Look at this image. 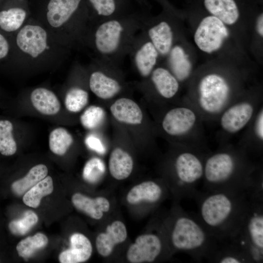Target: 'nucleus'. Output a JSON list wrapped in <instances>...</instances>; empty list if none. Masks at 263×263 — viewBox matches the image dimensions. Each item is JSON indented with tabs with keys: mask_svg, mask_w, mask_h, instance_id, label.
I'll list each match as a JSON object with an SVG mask.
<instances>
[{
	"mask_svg": "<svg viewBox=\"0 0 263 263\" xmlns=\"http://www.w3.org/2000/svg\"><path fill=\"white\" fill-rule=\"evenodd\" d=\"M149 17L144 10L91 24L83 45L93 59L117 66L128 55L130 48Z\"/></svg>",
	"mask_w": 263,
	"mask_h": 263,
	"instance_id": "1",
	"label": "nucleus"
},
{
	"mask_svg": "<svg viewBox=\"0 0 263 263\" xmlns=\"http://www.w3.org/2000/svg\"><path fill=\"white\" fill-rule=\"evenodd\" d=\"M197 217L218 241H228L239 231L249 201L248 193L198 191L194 198Z\"/></svg>",
	"mask_w": 263,
	"mask_h": 263,
	"instance_id": "2",
	"label": "nucleus"
},
{
	"mask_svg": "<svg viewBox=\"0 0 263 263\" xmlns=\"http://www.w3.org/2000/svg\"><path fill=\"white\" fill-rule=\"evenodd\" d=\"M9 36L11 43L9 56L21 64L60 62L66 59L71 50L33 17H30L21 28Z\"/></svg>",
	"mask_w": 263,
	"mask_h": 263,
	"instance_id": "3",
	"label": "nucleus"
},
{
	"mask_svg": "<svg viewBox=\"0 0 263 263\" xmlns=\"http://www.w3.org/2000/svg\"><path fill=\"white\" fill-rule=\"evenodd\" d=\"M38 20L63 45L82 46L90 25L86 0H48Z\"/></svg>",
	"mask_w": 263,
	"mask_h": 263,
	"instance_id": "4",
	"label": "nucleus"
},
{
	"mask_svg": "<svg viewBox=\"0 0 263 263\" xmlns=\"http://www.w3.org/2000/svg\"><path fill=\"white\" fill-rule=\"evenodd\" d=\"M170 225L169 240L174 250L184 252L199 262L207 261L219 242L211 234L196 214L177 206Z\"/></svg>",
	"mask_w": 263,
	"mask_h": 263,
	"instance_id": "5",
	"label": "nucleus"
},
{
	"mask_svg": "<svg viewBox=\"0 0 263 263\" xmlns=\"http://www.w3.org/2000/svg\"><path fill=\"white\" fill-rule=\"evenodd\" d=\"M206 191L249 193L254 179L243 162L234 154L223 151L208 157L204 163Z\"/></svg>",
	"mask_w": 263,
	"mask_h": 263,
	"instance_id": "6",
	"label": "nucleus"
},
{
	"mask_svg": "<svg viewBox=\"0 0 263 263\" xmlns=\"http://www.w3.org/2000/svg\"><path fill=\"white\" fill-rule=\"evenodd\" d=\"M229 241L237 245L250 263L263 262V200L249 196L239 231Z\"/></svg>",
	"mask_w": 263,
	"mask_h": 263,
	"instance_id": "7",
	"label": "nucleus"
},
{
	"mask_svg": "<svg viewBox=\"0 0 263 263\" xmlns=\"http://www.w3.org/2000/svg\"><path fill=\"white\" fill-rule=\"evenodd\" d=\"M204 163L196 154L184 151L178 154L174 162L175 182L173 188L178 199L194 198L197 185L203 178Z\"/></svg>",
	"mask_w": 263,
	"mask_h": 263,
	"instance_id": "8",
	"label": "nucleus"
},
{
	"mask_svg": "<svg viewBox=\"0 0 263 263\" xmlns=\"http://www.w3.org/2000/svg\"><path fill=\"white\" fill-rule=\"evenodd\" d=\"M230 93L226 80L217 74L204 76L198 87V102L205 112L215 114L219 113L226 105Z\"/></svg>",
	"mask_w": 263,
	"mask_h": 263,
	"instance_id": "9",
	"label": "nucleus"
},
{
	"mask_svg": "<svg viewBox=\"0 0 263 263\" xmlns=\"http://www.w3.org/2000/svg\"><path fill=\"white\" fill-rule=\"evenodd\" d=\"M228 36L225 24L211 15L201 21L195 31L194 39L201 50L210 53L218 50Z\"/></svg>",
	"mask_w": 263,
	"mask_h": 263,
	"instance_id": "10",
	"label": "nucleus"
},
{
	"mask_svg": "<svg viewBox=\"0 0 263 263\" xmlns=\"http://www.w3.org/2000/svg\"><path fill=\"white\" fill-rule=\"evenodd\" d=\"M92 71L88 77L90 90L102 99H109L117 95L122 90L120 81L109 74L110 64L93 59ZM114 66V65H113Z\"/></svg>",
	"mask_w": 263,
	"mask_h": 263,
	"instance_id": "11",
	"label": "nucleus"
},
{
	"mask_svg": "<svg viewBox=\"0 0 263 263\" xmlns=\"http://www.w3.org/2000/svg\"><path fill=\"white\" fill-rule=\"evenodd\" d=\"M128 55L138 74L145 78L150 75L160 57L154 46L141 30L135 37Z\"/></svg>",
	"mask_w": 263,
	"mask_h": 263,
	"instance_id": "12",
	"label": "nucleus"
},
{
	"mask_svg": "<svg viewBox=\"0 0 263 263\" xmlns=\"http://www.w3.org/2000/svg\"><path fill=\"white\" fill-rule=\"evenodd\" d=\"M164 248L160 236L155 234L138 236L128 248L126 257L132 263H151L159 258Z\"/></svg>",
	"mask_w": 263,
	"mask_h": 263,
	"instance_id": "13",
	"label": "nucleus"
},
{
	"mask_svg": "<svg viewBox=\"0 0 263 263\" xmlns=\"http://www.w3.org/2000/svg\"><path fill=\"white\" fill-rule=\"evenodd\" d=\"M141 31L154 46L160 57L167 56L174 45L172 24L168 20L152 19L148 17Z\"/></svg>",
	"mask_w": 263,
	"mask_h": 263,
	"instance_id": "14",
	"label": "nucleus"
},
{
	"mask_svg": "<svg viewBox=\"0 0 263 263\" xmlns=\"http://www.w3.org/2000/svg\"><path fill=\"white\" fill-rule=\"evenodd\" d=\"M86 2L90 24L133 10L130 0H86Z\"/></svg>",
	"mask_w": 263,
	"mask_h": 263,
	"instance_id": "15",
	"label": "nucleus"
},
{
	"mask_svg": "<svg viewBox=\"0 0 263 263\" xmlns=\"http://www.w3.org/2000/svg\"><path fill=\"white\" fill-rule=\"evenodd\" d=\"M196 115L190 109L178 107L169 111L162 121V127L168 134L177 136L184 134L194 125Z\"/></svg>",
	"mask_w": 263,
	"mask_h": 263,
	"instance_id": "16",
	"label": "nucleus"
},
{
	"mask_svg": "<svg viewBox=\"0 0 263 263\" xmlns=\"http://www.w3.org/2000/svg\"><path fill=\"white\" fill-rule=\"evenodd\" d=\"M127 237V230L125 224L116 220L109 225L104 232L99 233L96 238L95 245L99 255L103 257L109 256L114 247L124 242Z\"/></svg>",
	"mask_w": 263,
	"mask_h": 263,
	"instance_id": "17",
	"label": "nucleus"
},
{
	"mask_svg": "<svg viewBox=\"0 0 263 263\" xmlns=\"http://www.w3.org/2000/svg\"><path fill=\"white\" fill-rule=\"evenodd\" d=\"M253 111L252 105L247 102H241L232 106L221 117L222 128L229 133L239 132L250 121Z\"/></svg>",
	"mask_w": 263,
	"mask_h": 263,
	"instance_id": "18",
	"label": "nucleus"
},
{
	"mask_svg": "<svg viewBox=\"0 0 263 263\" xmlns=\"http://www.w3.org/2000/svg\"><path fill=\"white\" fill-rule=\"evenodd\" d=\"M70 248L59 255L61 263H79L86 262L91 257L93 251L90 241L84 235L75 233L70 238Z\"/></svg>",
	"mask_w": 263,
	"mask_h": 263,
	"instance_id": "19",
	"label": "nucleus"
},
{
	"mask_svg": "<svg viewBox=\"0 0 263 263\" xmlns=\"http://www.w3.org/2000/svg\"><path fill=\"white\" fill-rule=\"evenodd\" d=\"M164 192V188L159 183L146 181L133 187L128 193L126 200L132 205L142 201L155 204L161 200Z\"/></svg>",
	"mask_w": 263,
	"mask_h": 263,
	"instance_id": "20",
	"label": "nucleus"
},
{
	"mask_svg": "<svg viewBox=\"0 0 263 263\" xmlns=\"http://www.w3.org/2000/svg\"><path fill=\"white\" fill-rule=\"evenodd\" d=\"M110 111L117 121L130 125H138L143 120V113L138 104L133 100L121 97L115 100L110 107Z\"/></svg>",
	"mask_w": 263,
	"mask_h": 263,
	"instance_id": "21",
	"label": "nucleus"
},
{
	"mask_svg": "<svg viewBox=\"0 0 263 263\" xmlns=\"http://www.w3.org/2000/svg\"><path fill=\"white\" fill-rule=\"evenodd\" d=\"M72 202L76 209L95 220L101 219L104 213L108 212L110 208L109 200L102 196L91 198L76 193L73 195Z\"/></svg>",
	"mask_w": 263,
	"mask_h": 263,
	"instance_id": "22",
	"label": "nucleus"
},
{
	"mask_svg": "<svg viewBox=\"0 0 263 263\" xmlns=\"http://www.w3.org/2000/svg\"><path fill=\"white\" fill-rule=\"evenodd\" d=\"M149 77L156 91L165 98L173 97L179 90L178 80L167 68L156 67Z\"/></svg>",
	"mask_w": 263,
	"mask_h": 263,
	"instance_id": "23",
	"label": "nucleus"
},
{
	"mask_svg": "<svg viewBox=\"0 0 263 263\" xmlns=\"http://www.w3.org/2000/svg\"><path fill=\"white\" fill-rule=\"evenodd\" d=\"M30 17L25 8L13 6L0 10V31L10 36L21 28Z\"/></svg>",
	"mask_w": 263,
	"mask_h": 263,
	"instance_id": "24",
	"label": "nucleus"
},
{
	"mask_svg": "<svg viewBox=\"0 0 263 263\" xmlns=\"http://www.w3.org/2000/svg\"><path fill=\"white\" fill-rule=\"evenodd\" d=\"M30 100L35 109L43 114L54 115L60 109V103L56 95L46 88L35 89L31 93Z\"/></svg>",
	"mask_w": 263,
	"mask_h": 263,
	"instance_id": "25",
	"label": "nucleus"
},
{
	"mask_svg": "<svg viewBox=\"0 0 263 263\" xmlns=\"http://www.w3.org/2000/svg\"><path fill=\"white\" fill-rule=\"evenodd\" d=\"M133 167V159L128 152L119 148L113 150L109 157V169L113 178L118 180L127 178Z\"/></svg>",
	"mask_w": 263,
	"mask_h": 263,
	"instance_id": "26",
	"label": "nucleus"
},
{
	"mask_svg": "<svg viewBox=\"0 0 263 263\" xmlns=\"http://www.w3.org/2000/svg\"><path fill=\"white\" fill-rule=\"evenodd\" d=\"M207 10L224 24L232 25L239 17V12L234 0H204Z\"/></svg>",
	"mask_w": 263,
	"mask_h": 263,
	"instance_id": "27",
	"label": "nucleus"
},
{
	"mask_svg": "<svg viewBox=\"0 0 263 263\" xmlns=\"http://www.w3.org/2000/svg\"><path fill=\"white\" fill-rule=\"evenodd\" d=\"M208 261L216 263H250L237 245L230 241L219 242Z\"/></svg>",
	"mask_w": 263,
	"mask_h": 263,
	"instance_id": "28",
	"label": "nucleus"
},
{
	"mask_svg": "<svg viewBox=\"0 0 263 263\" xmlns=\"http://www.w3.org/2000/svg\"><path fill=\"white\" fill-rule=\"evenodd\" d=\"M166 57L170 72L178 81L185 80L191 73V64L184 48L174 45Z\"/></svg>",
	"mask_w": 263,
	"mask_h": 263,
	"instance_id": "29",
	"label": "nucleus"
},
{
	"mask_svg": "<svg viewBox=\"0 0 263 263\" xmlns=\"http://www.w3.org/2000/svg\"><path fill=\"white\" fill-rule=\"evenodd\" d=\"M48 172L47 167L43 164H38L32 167L24 177L12 183V191L17 195H23L46 177Z\"/></svg>",
	"mask_w": 263,
	"mask_h": 263,
	"instance_id": "30",
	"label": "nucleus"
},
{
	"mask_svg": "<svg viewBox=\"0 0 263 263\" xmlns=\"http://www.w3.org/2000/svg\"><path fill=\"white\" fill-rule=\"evenodd\" d=\"M53 188L52 177L46 176L24 193L23 202L29 207L36 208L39 205L41 199L51 194Z\"/></svg>",
	"mask_w": 263,
	"mask_h": 263,
	"instance_id": "31",
	"label": "nucleus"
},
{
	"mask_svg": "<svg viewBox=\"0 0 263 263\" xmlns=\"http://www.w3.org/2000/svg\"><path fill=\"white\" fill-rule=\"evenodd\" d=\"M73 141L72 135L66 129L58 127L53 130L50 133L49 148L55 154L62 156L66 153Z\"/></svg>",
	"mask_w": 263,
	"mask_h": 263,
	"instance_id": "32",
	"label": "nucleus"
},
{
	"mask_svg": "<svg viewBox=\"0 0 263 263\" xmlns=\"http://www.w3.org/2000/svg\"><path fill=\"white\" fill-rule=\"evenodd\" d=\"M13 130V124L10 120L0 119V153L3 156H12L17 150Z\"/></svg>",
	"mask_w": 263,
	"mask_h": 263,
	"instance_id": "33",
	"label": "nucleus"
},
{
	"mask_svg": "<svg viewBox=\"0 0 263 263\" xmlns=\"http://www.w3.org/2000/svg\"><path fill=\"white\" fill-rule=\"evenodd\" d=\"M88 101V91L79 86L74 85L67 91L64 103L68 111L72 113H78L86 106Z\"/></svg>",
	"mask_w": 263,
	"mask_h": 263,
	"instance_id": "34",
	"label": "nucleus"
},
{
	"mask_svg": "<svg viewBox=\"0 0 263 263\" xmlns=\"http://www.w3.org/2000/svg\"><path fill=\"white\" fill-rule=\"evenodd\" d=\"M48 242L47 236L37 233L20 241L16 247L19 255L25 260L31 257L36 252L46 246Z\"/></svg>",
	"mask_w": 263,
	"mask_h": 263,
	"instance_id": "35",
	"label": "nucleus"
},
{
	"mask_svg": "<svg viewBox=\"0 0 263 263\" xmlns=\"http://www.w3.org/2000/svg\"><path fill=\"white\" fill-rule=\"evenodd\" d=\"M105 170L103 161L98 157H93L86 163L83 169L82 176L86 182L94 184L100 180Z\"/></svg>",
	"mask_w": 263,
	"mask_h": 263,
	"instance_id": "36",
	"label": "nucleus"
},
{
	"mask_svg": "<svg viewBox=\"0 0 263 263\" xmlns=\"http://www.w3.org/2000/svg\"><path fill=\"white\" fill-rule=\"evenodd\" d=\"M105 117V112L100 107L92 105L85 110L80 117L81 125L85 129L93 130L102 123Z\"/></svg>",
	"mask_w": 263,
	"mask_h": 263,
	"instance_id": "37",
	"label": "nucleus"
},
{
	"mask_svg": "<svg viewBox=\"0 0 263 263\" xmlns=\"http://www.w3.org/2000/svg\"><path fill=\"white\" fill-rule=\"evenodd\" d=\"M37 215L31 210L25 211L22 217L11 221L9 228L12 233L23 235L27 233L38 222Z\"/></svg>",
	"mask_w": 263,
	"mask_h": 263,
	"instance_id": "38",
	"label": "nucleus"
},
{
	"mask_svg": "<svg viewBox=\"0 0 263 263\" xmlns=\"http://www.w3.org/2000/svg\"><path fill=\"white\" fill-rule=\"evenodd\" d=\"M86 146L97 153L103 154L106 152V148L101 140L96 135L90 134L85 140Z\"/></svg>",
	"mask_w": 263,
	"mask_h": 263,
	"instance_id": "39",
	"label": "nucleus"
},
{
	"mask_svg": "<svg viewBox=\"0 0 263 263\" xmlns=\"http://www.w3.org/2000/svg\"><path fill=\"white\" fill-rule=\"evenodd\" d=\"M11 43L9 36L0 31V61L10 56Z\"/></svg>",
	"mask_w": 263,
	"mask_h": 263,
	"instance_id": "40",
	"label": "nucleus"
},
{
	"mask_svg": "<svg viewBox=\"0 0 263 263\" xmlns=\"http://www.w3.org/2000/svg\"><path fill=\"white\" fill-rule=\"evenodd\" d=\"M255 131L258 137L261 140L263 139V111L259 113L256 120Z\"/></svg>",
	"mask_w": 263,
	"mask_h": 263,
	"instance_id": "41",
	"label": "nucleus"
},
{
	"mask_svg": "<svg viewBox=\"0 0 263 263\" xmlns=\"http://www.w3.org/2000/svg\"><path fill=\"white\" fill-rule=\"evenodd\" d=\"M257 29L259 35L263 37V16L261 14L257 20Z\"/></svg>",
	"mask_w": 263,
	"mask_h": 263,
	"instance_id": "42",
	"label": "nucleus"
}]
</instances>
